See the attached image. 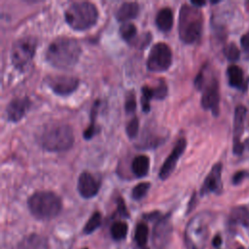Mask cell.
I'll return each mask as SVG.
<instances>
[{"mask_svg":"<svg viewBox=\"0 0 249 249\" xmlns=\"http://www.w3.org/2000/svg\"><path fill=\"white\" fill-rule=\"evenodd\" d=\"M191 4H192L193 6H195V7L199 8L200 6L205 5V2H204V1H192V2H191Z\"/></svg>","mask_w":249,"mask_h":249,"instance_id":"obj_38","label":"cell"},{"mask_svg":"<svg viewBox=\"0 0 249 249\" xmlns=\"http://www.w3.org/2000/svg\"><path fill=\"white\" fill-rule=\"evenodd\" d=\"M85 249H88V248H85Z\"/></svg>","mask_w":249,"mask_h":249,"instance_id":"obj_40","label":"cell"},{"mask_svg":"<svg viewBox=\"0 0 249 249\" xmlns=\"http://www.w3.org/2000/svg\"><path fill=\"white\" fill-rule=\"evenodd\" d=\"M207 235L206 216L199 214L194 217L187 229L185 235L186 249H199L198 244H202Z\"/></svg>","mask_w":249,"mask_h":249,"instance_id":"obj_9","label":"cell"},{"mask_svg":"<svg viewBox=\"0 0 249 249\" xmlns=\"http://www.w3.org/2000/svg\"><path fill=\"white\" fill-rule=\"evenodd\" d=\"M98 106H99V101L96 100V101L94 102V104L92 105V109H91V115H90V117H91V122H90V124L88 126L87 129H85L84 134H83L84 138L87 139V140L90 139V138L95 134V132H96L94 121H95V117H96V113H97V108H98Z\"/></svg>","mask_w":249,"mask_h":249,"instance_id":"obj_27","label":"cell"},{"mask_svg":"<svg viewBox=\"0 0 249 249\" xmlns=\"http://www.w3.org/2000/svg\"><path fill=\"white\" fill-rule=\"evenodd\" d=\"M248 3H249V2H248Z\"/></svg>","mask_w":249,"mask_h":249,"instance_id":"obj_41","label":"cell"},{"mask_svg":"<svg viewBox=\"0 0 249 249\" xmlns=\"http://www.w3.org/2000/svg\"><path fill=\"white\" fill-rule=\"evenodd\" d=\"M172 232V227L168 217L160 219L154 227L153 244L158 249H162L169 241Z\"/></svg>","mask_w":249,"mask_h":249,"instance_id":"obj_15","label":"cell"},{"mask_svg":"<svg viewBox=\"0 0 249 249\" xmlns=\"http://www.w3.org/2000/svg\"><path fill=\"white\" fill-rule=\"evenodd\" d=\"M229 84L233 88H239L243 82V72L237 65H231L228 67Z\"/></svg>","mask_w":249,"mask_h":249,"instance_id":"obj_22","label":"cell"},{"mask_svg":"<svg viewBox=\"0 0 249 249\" xmlns=\"http://www.w3.org/2000/svg\"><path fill=\"white\" fill-rule=\"evenodd\" d=\"M126 134L129 138H134L137 133H138V129H139V122H138V119L136 117L132 118L127 125H126Z\"/></svg>","mask_w":249,"mask_h":249,"instance_id":"obj_32","label":"cell"},{"mask_svg":"<svg viewBox=\"0 0 249 249\" xmlns=\"http://www.w3.org/2000/svg\"><path fill=\"white\" fill-rule=\"evenodd\" d=\"M221 173H222V164L218 162L212 166L210 172L206 176L203 182V185L201 187V191H200L201 195L220 192L222 188Z\"/></svg>","mask_w":249,"mask_h":249,"instance_id":"obj_16","label":"cell"},{"mask_svg":"<svg viewBox=\"0 0 249 249\" xmlns=\"http://www.w3.org/2000/svg\"><path fill=\"white\" fill-rule=\"evenodd\" d=\"M172 63V53L169 46L160 42L155 44L147 59V68L152 72L166 71Z\"/></svg>","mask_w":249,"mask_h":249,"instance_id":"obj_8","label":"cell"},{"mask_svg":"<svg viewBox=\"0 0 249 249\" xmlns=\"http://www.w3.org/2000/svg\"><path fill=\"white\" fill-rule=\"evenodd\" d=\"M101 214L96 211L94 213H92V215L90 216V218L88 220L87 224L84 227V232L86 234H89L91 232H93L96 229H98L101 225Z\"/></svg>","mask_w":249,"mask_h":249,"instance_id":"obj_26","label":"cell"},{"mask_svg":"<svg viewBox=\"0 0 249 249\" xmlns=\"http://www.w3.org/2000/svg\"><path fill=\"white\" fill-rule=\"evenodd\" d=\"M31 102L28 97H17L10 101L6 108L7 120L13 123L20 121L29 110Z\"/></svg>","mask_w":249,"mask_h":249,"instance_id":"obj_14","label":"cell"},{"mask_svg":"<svg viewBox=\"0 0 249 249\" xmlns=\"http://www.w3.org/2000/svg\"><path fill=\"white\" fill-rule=\"evenodd\" d=\"M212 243H213V245H214V246H216V247L220 246V245H221V243H222V239H221V237H220L219 235H216V236L214 237V239H213Z\"/></svg>","mask_w":249,"mask_h":249,"instance_id":"obj_37","label":"cell"},{"mask_svg":"<svg viewBox=\"0 0 249 249\" xmlns=\"http://www.w3.org/2000/svg\"><path fill=\"white\" fill-rule=\"evenodd\" d=\"M148 233H149V230L147 225L144 223H139L135 229V233H134V239L138 246L143 247L146 244L148 239Z\"/></svg>","mask_w":249,"mask_h":249,"instance_id":"obj_25","label":"cell"},{"mask_svg":"<svg viewBox=\"0 0 249 249\" xmlns=\"http://www.w3.org/2000/svg\"><path fill=\"white\" fill-rule=\"evenodd\" d=\"M195 86L198 89H202L201 96V106L205 110H211L214 116L219 114V102H220V94H219V86L218 82L215 78H212L210 81L206 82L204 71L201 70L195 79Z\"/></svg>","mask_w":249,"mask_h":249,"instance_id":"obj_6","label":"cell"},{"mask_svg":"<svg viewBox=\"0 0 249 249\" xmlns=\"http://www.w3.org/2000/svg\"><path fill=\"white\" fill-rule=\"evenodd\" d=\"M151 184L149 182H141L138 183L131 191V196L132 198H134L135 200H139L142 197H144L148 192V190L150 189Z\"/></svg>","mask_w":249,"mask_h":249,"instance_id":"obj_29","label":"cell"},{"mask_svg":"<svg viewBox=\"0 0 249 249\" xmlns=\"http://www.w3.org/2000/svg\"><path fill=\"white\" fill-rule=\"evenodd\" d=\"M30 213L39 220H51L61 211L60 197L50 191H39L31 195L27 200Z\"/></svg>","mask_w":249,"mask_h":249,"instance_id":"obj_3","label":"cell"},{"mask_svg":"<svg viewBox=\"0 0 249 249\" xmlns=\"http://www.w3.org/2000/svg\"><path fill=\"white\" fill-rule=\"evenodd\" d=\"M41 147L50 152H63L74 143V134L70 125L56 124L47 126L39 136Z\"/></svg>","mask_w":249,"mask_h":249,"instance_id":"obj_2","label":"cell"},{"mask_svg":"<svg viewBox=\"0 0 249 249\" xmlns=\"http://www.w3.org/2000/svg\"><path fill=\"white\" fill-rule=\"evenodd\" d=\"M246 172L245 171H237L234 175H233V177H232V182H233V184H239L244 178H245V176H246Z\"/></svg>","mask_w":249,"mask_h":249,"instance_id":"obj_36","label":"cell"},{"mask_svg":"<svg viewBox=\"0 0 249 249\" xmlns=\"http://www.w3.org/2000/svg\"><path fill=\"white\" fill-rule=\"evenodd\" d=\"M152 98H154L153 89L148 87V86H144L142 88L141 106H142V109L145 113H148L150 111V101H151Z\"/></svg>","mask_w":249,"mask_h":249,"instance_id":"obj_28","label":"cell"},{"mask_svg":"<svg viewBox=\"0 0 249 249\" xmlns=\"http://www.w3.org/2000/svg\"><path fill=\"white\" fill-rule=\"evenodd\" d=\"M37 41L31 36L18 39L14 42L11 49V59L13 65L22 70L33 58L36 51Z\"/></svg>","mask_w":249,"mask_h":249,"instance_id":"obj_7","label":"cell"},{"mask_svg":"<svg viewBox=\"0 0 249 249\" xmlns=\"http://www.w3.org/2000/svg\"><path fill=\"white\" fill-rule=\"evenodd\" d=\"M154 92V98L163 99L167 94V87L163 80H160L158 86L156 88H152Z\"/></svg>","mask_w":249,"mask_h":249,"instance_id":"obj_31","label":"cell"},{"mask_svg":"<svg viewBox=\"0 0 249 249\" xmlns=\"http://www.w3.org/2000/svg\"><path fill=\"white\" fill-rule=\"evenodd\" d=\"M139 12V6L136 2H124L116 12V18L119 21H125L136 18Z\"/></svg>","mask_w":249,"mask_h":249,"instance_id":"obj_18","label":"cell"},{"mask_svg":"<svg viewBox=\"0 0 249 249\" xmlns=\"http://www.w3.org/2000/svg\"><path fill=\"white\" fill-rule=\"evenodd\" d=\"M150 166V160L145 155H139L136 156L131 163V169L132 172L137 177H144L147 175L148 170Z\"/></svg>","mask_w":249,"mask_h":249,"instance_id":"obj_20","label":"cell"},{"mask_svg":"<svg viewBox=\"0 0 249 249\" xmlns=\"http://www.w3.org/2000/svg\"><path fill=\"white\" fill-rule=\"evenodd\" d=\"M230 220L233 224L249 227V209L244 206L234 207L230 214Z\"/></svg>","mask_w":249,"mask_h":249,"instance_id":"obj_21","label":"cell"},{"mask_svg":"<svg viewBox=\"0 0 249 249\" xmlns=\"http://www.w3.org/2000/svg\"><path fill=\"white\" fill-rule=\"evenodd\" d=\"M127 230H128V227L125 222H122V221L115 222L110 229L111 236L115 240H122L125 238L127 234Z\"/></svg>","mask_w":249,"mask_h":249,"instance_id":"obj_23","label":"cell"},{"mask_svg":"<svg viewBox=\"0 0 249 249\" xmlns=\"http://www.w3.org/2000/svg\"><path fill=\"white\" fill-rule=\"evenodd\" d=\"M136 33H137V29L133 23L124 22L120 27V34L122 38L128 43H131L134 40Z\"/></svg>","mask_w":249,"mask_h":249,"instance_id":"obj_24","label":"cell"},{"mask_svg":"<svg viewBox=\"0 0 249 249\" xmlns=\"http://www.w3.org/2000/svg\"><path fill=\"white\" fill-rule=\"evenodd\" d=\"M68 25L78 31H83L93 26L98 18L96 6L88 1L71 3L64 13Z\"/></svg>","mask_w":249,"mask_h":249,"instance_id":"obj_5","label":"cell"},{"mask_svg":"<svg viewBox=\"0 0 249 249\" xmlns=\"http://www.w3.org/2000/svg\"><path fill=\"white\" fill-rule=\"evenodd\" d=\"M48 87L58 95H67L72 93L79 87V79L73 76L53 75L46 77Z\"/></svg>","mask_w":249,"mask_h":249,"instance_id":"obj_10","label":"cell"},{"mask_svg":"<svg viewBox=\"0 0 249 249\" xmlns=\"http://www.w3.org/2000/svg\"><path fill=\"white\" fill-rule=\"evenodd\" d=\"M14 249H50V245L45 236L32 233L23 237Z\"/></svg>","mask_w":249,"mask_h":249,"instance_id":"obj_17","label":"cell"},{"mask_svg":"<svg viewBox=\"0 0 249 249\" xmlns=\"http://www.w3.org/2000/svg\"><path fill=\"white\" fill-rule=\"evenodd\" d=\"M100 182L89 171H84L79 175L77 189L79 194L85 198H90L98 193Z\"/></svg>","mask_w":249,"mask_h":249,"instance_id":"obj_13","label":"cell"},{"mask_svg":"<svg viewBox=\"0 0 249 249\" xmlns=\"http://www.w3.org/2000/svg\"><path fill=\"white\" fill-rule=\"evenodd\" d=\"M156 25L163 32H167L173 25V13L170 8L164 7L160 9L156 17Z\"/></svg>","mask_w":249,"mask_h":249,"instance_id":"obj_19","label":"cell"},{"mask_svg":"<svg viewBox=\"0 0 249 249\" xmlns=\"http://www.w3.org/2000/svg\"><path fill=\"white\" fill-rule=\"evenodd\" d=\"M136 108V99L133 92H128L124 101V110L127 114H131L135 111Z\"/></svg>","mask_w":249,"mask_h":249,"instance_id":"obj_33","label":"cell"},{"mask_svg":"<svg viewBox=\"0 0 249 249\" xmlns=\"http://www.w3.org/2000/svg\"><path fill=\"white\" fill-rule=\"evenodd\" d=\"M247 110L244 106L239 105L235 108L233 119V153L240 155L243 151V144L240 142V137L244 130V124Z\"/></svg>","mask_w":249,"mask_h":249,"instance_id":"obj_12","label":"cell"},{"mask_svg":"<svg viewBox=\"0 0 249 249\" xmlns=\"http://www.w3.org/2000/svg\"><path fill=\"white\" fill-rule=\"evenodd\" d=\"M240 44L244 51L249 52V32L242 35V37L240 39Z\"/></svg>","mask_w":249,"mask_h":249,"instance_id":"obj_35","label":"cell"},{"mask_svg":"<svg viewBox=\"0 0 249 249\" xmlns=\"http://www.w3.org/2000/svg\"><path fill=\"white\" fill-rule=\"evenodd\" d=\"M118 211L121 213L122 216H125V217L128 216V213H127V211H126L125 204H124V200H123L121 197L118 199Z\"/></svg>","mask_w":249,"mask_h":249,"instance_id":"obj_34","label":"cell"},{"mask_svg":"<svg viewBox=\"0 0 249 249\" xmlns=\"http://www.w3.org/2000/svg\"><path fill=\"white\" fill-rule=\"evenodd\" d=\"M145 249H148V248H145Z\"/></svg>","mask_w":249,"mask_h":249,"instance_id":"obj_39","label":"cell"},{"mask_svg":"<svg viewBox=\"0 0 249 249\" xmlns=\"http://www.w3.org/2000/svg\"><path fill=\"white\" fill-rule=\"evenodd\" d=\"M81 52V47L74 38L58 37L49 45L46 59L55 68L68 69L78 62Z\"/></svg>","mask_w":249,"mask_h":249,"instance_id":"obj_1","label":"cell"},{"mask_svg":"<svg viewBox=\"0 0 249 249\" xmlns=\"http://www.w3.org/2000/svg\"><path fill=\"white\" fill-rule=\"evenodd\" d=\"M224 54L230 61H236L239 58V50L235 44L230 43L224 48Z\"/></svg>","mask_w":249,"mask_h":249,"instance_id":"obj_30","label":"cell"},{"mask_svg":"<svg viewBox=\"0 0 249 249\" xmlns=\"http://www.w3.org/2000/svg\"><path fill=\"white\" fill-rule=\"evenodd\" d=\"M186 145H187V141L185 138L178 139L172 152L166 158V160H164V162L162 163V165L160 169L159 176L161 180H165L172 173V171L174 170V168L176 166L177 160H179V158L181 157V155L183 154V152L186 149Z\"/></svg>","mask_w":249,"mask_h":249,"instance_id":"obj_11","label":"cell"},{"mask_svg":"<svg viewBox=\"0 0 249 249\" xmlns=\"http://www.w3.org/2000/svg\"><path fill=\"white\" fill-rule=\"evenodd\" d=\"M202 14L197 7L183 4L178 20V34L186 44L195 43L201 34Z\"/></svg>","mask_w":249,"mask_h":249,"instance_id":"obj_4","label":"cell"}]
</instances>
